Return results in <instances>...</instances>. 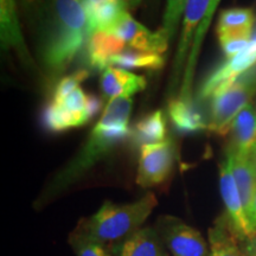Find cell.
Masks as SVG:
<instances>
[{
	"label": "cell",
	"instance_id": "obj_33",
	"mask_svg": "<svg viewBox=\"0 0 256 256\" xmlns=\"http://www.w3.org/2000/svg\"><path fill=\"white\" fill-rule=\"evenodd\" d=\"M250 220H252V224H254V226H255V229H256V192H255L254 200H252V204Z\"/></svg>",
	"mask_w": 256,
	"mask_h": 256
},
{
	"label": "cell",
	"instance_id": "obj_10",
	"mask_svg": "<svg viewBox=\"0 0 256 256\" xmlns=\"http://www.w3.org/2000/svg\"><path fill=\"white\" fill-rule=\"evenodd\" d=\"M209 5L210 0H186L184 8L183 26H182L177 55H176L174 72H172V86L174 87L178 84V82H180L179 80H180V74L183 72L184 63L188 62L196 32L206 16Z\"/></svg>",
	"mask_w": 256,
	"mask_h": 256
},
{
	"label": "cell",
	"instance_id": "obj_26",
	"mask_svg": "<svg viewBox=\"0 0 256 256\" xmlns=\"http://www.w3.org/2000/svg\"><path fill=\"white\" fill-rule=\"evenodd\" d=\"M252 32H224L218 34V40L226 58H232L235 55L247 49L250 42Z\"/></svg>",
	"mask_w": 256,
	"mask_h": 256
},
{
	"label": "cell",
	"instance_id": "obj_14",
	"mask_svg": "<svg viewBox=\"0 0 256 256\" xmlns=\"http://www.w3.org/2000/svg\"><path fill=\"white\" fill-rule=\"evenodd\" d=\"M226 156L230 160L232 172L235 178L236 185L241 194V200L246 212L250 218L252 204L256 192V172L250 159V156L238 154L230 148L226 152Z\"/></svg>",
	"mask_w": 256,
	"mask_h": 256
},
{
	"label": "cell",
	"instance_id": "obj_23",
	"mask_svg": "<svg viewBox=\"0 0 256 256\" xmlns=\"http://www.w3.org/2000/svg\"><path fill=\"white\" fill-rule=\"evenodd\" d=\"M254 14L250 8H232L223 10L217 22L216 32H252Z\"/></svg>",
	"mask_w": 256,
	"mask_h": 256
},
{
	"label": "cell",
	"instance_id": "obj_34",
	"mask_svg": "<svg viewBox=\"0 0 256 256\" xmlns=\"http://www.w3.org/2000/svg\"><path fill=\"white\" fill-rule=\"evenodd\" d=\"M250 159H252V165H254V168H255V172H256V145H255L254 150H252V152L250 154Z\"/></svg>",
	"mask_w": 256,
	"mask_h": 256
},
{
	"label": "cell",
	"instance_id": "obj_17",
	"mask_svg": "<svg viewBox=\"0 0 256 256\" xmlns=\"http://www.w3.org/2000/svg\"><path fill=\"white\" fill-rule=\"evenodd\" d=\"M232 146L242 156H250L256 145V110L250 104L238 114L232 124Z\"/></svg>",
	"mask_w": 256,
	"mask_h": 256
},
{
	"label": "cell",
	"instance_id": "obj_1",
	"mask_svg": "<svg viewBox=\"0 0 256 256\" xmlns=\"http://www.w3.org/2000/svg\"><path fill=\"white\" fill-rule=\"evenodd\" d=\"M56 20L44 46V63L54 74L63 72L88 37V20L81 0H55Z\"/></svg>",
	"mask_w": 256,
	"mask_h": 256
},
{
	"label": "cell",
	"instance_id": "obj_22",
	"mask_svg": "<svg viewBox=\"0 0 256 256\" xmlns=\"http://www.w3.org/2000/svg\"><path fill=\"white\" fill-rule=\"evenodd\" d=\"M110 66H118L122 69H148L160 70L164 68L165 58L162 55L152 52H144L136 49L124 50L119 55L114 56L110 60Z\"/></svg>",
	"mask_w": 256,
	"mask_h": 256
},
{
	"label": "cell",
	"instance_id": "obj_4",
	"mask_svg": "<svg viewBox=\"0 0 256 256\" xmlns=\"http://www.w3.org/2000/svg\"><path fill=\"white\" fill-rule=\"evenodd\" d=\"M256 92V64L238 76L232 87L214 98L209 130L218 136H226L232 124L252 96Z\"/></svg>",
	"mask_w": 256,
	"mask_h": 256
},
{
	"label": "cell",
	"instance_id": "obj_24",
	"mask_svg": "<svg viewBox=\"0 0 256 256\" xmlns=\"http://www.w3.org/2000/svg\"><path fill=\"white\" fill-rule=\"evenodd\" d=\"M235 238L230 235L224 224H216L209 230V256H247L238 247Z\"/></svg>",
	"mask_w": 256,
	"mask_h": 256
},
{
	"label": "cell",
	"instance_id": "obj_7",
	"mask_svg": "<svg viewBox=\"0 0 256 256\" xmlns=\"http://www.w3.org/2000/svg\"><path fill=\"white\" fill-rule=\"evenodd\" d=\"M220 196L226 204V216H228L229 226H232L234 235L243 242L254 238L256 229L243 206L241 194L232 176L228 156L220 165Z\"/></svg>",
	"mask_w": 256,
	"mask_h": 256
},
{
	"label": "cell",
	"instance_id": "obj_13",
	"mask_svg": "<svg viewBox=\"0 0 256 256\" xmlns=\"http://www.w3.org/2000/svg\"><path fill=\"white\" fill-rule=\"evenodd\" d=\"M168 113L172 124L177 132L182 134L197 133L209 128V124H206L203 114L192 98L177 96L170 101Z\"/></svg>",
	"mask_w": 256,
	"mask_h": 256
},
{
	"label": "cell",
	"instance_id": "obj_16",
	"mask_svg": "<svg viewBox=\"0 0 256 256\" xmlns=\"http://www.w3.org/2000/svg\"><path fill=\"white\" fill-rule=\"evenodd\" d=\"M124 40L107 31H96L88 37V62L92 68L106 70L110 60L124 50Z\"/></svg>",
	"mask_w": 256,
	"mask_h": 256
},
{
	"label": "cell",
	"instance_id": "obj_8",
	"mask_svg": "<svg viewBox=\"0 0 256 256\" xmlns=\"http://www.w3.org/2000/svg\"><path fill=\"white\" fill-rule=\"evenodd\" d=\"M124 43H128L132 49L162 55L168 49L170 40L162 28L158 31H151L136 22L130 12L126 11L121 14L119 20L110 30Z\"/></svg>",
	"mask_w": 256,
	"mask_h": 256
},
{
	"label": "cell",
	"instance_id": "obj_12",
	"mask_svg": "<svg viewBox=\"0 0 256 256\" xmlns=\"http://www.w3.org/2000/svg\"><path fill=\"white\" fill-rule=\"evenodd\" d=\"M147 81L142 75L127 72L122 68L108 66L102 72L101 90L106 98H132L136 92L146 88Z\"/></svg>",
	"mask_w": 256,
	"mask_h": 256
},
{
	"label": "cell",
	"instance_id": "obj_28",
	"mask_svg": "<svg viewBox=\"0 0 256 256\" xmlns=\"http://www.w3.org/2000/svg\"><path fill=\"white\" fill-rule=\"evenodd\" d=\"M89 78L88 70H78V72L64 76L60 81L57 83L55 90H54V104H60L64 101L66 96H69L74 90L80 88L78 86L83 81Z\"/></svg>",
	"mask_w": 256,
	"mask_h": 256
},
{
	"label": "cell",
	"instance_id": "obj_2",
	"mask_svg": "<svg viewBox=\"0 0 256 256\" xmlns=\"http://www.w3.org/2000/svg\"><path fill=\"white\" fill-rule=\"evenodd\" d=\"M156 204L153 192L132 203L115 204L106 200L94 215L82 220L80 226L104 243L119 242L142 228Z\"/></svg>",
	"mask_w": 256,
	"mask_h": 256
},
{
	"label": "cell",
	"instance_id": "obj_9",
	"mask_svg": "<svg viewBox=\"0 0 256 256\" xmlns=\"http://www.w3.org/2000/svg\"><path fill=\"white\" fill-rule=\"evenodd\" d=\"M256 64V50L248 46L241 52L220 64L208 76L200 89V98H215L232 87L243 72Z\"/></svg>",
	"mask_w": 256,
	"mask_h": 256
},
{
	"label": "cell",
	"instance_id": "obj_15",
	"mask_svg": "<svg viewBox=\"0 0 256 256\" xmlns=\"http://www.w3.org/2000/svg\"><path fill=\"white\" fill-rule=\"evenodd\" d=\"M0 30L2 46L6 49H14L24 62L30 60L19 25L16 0H0Z\"/></svg>",
	"mask_w": 256,
	"mask_h": 256
},
{
	"label": "cell",
	"instance_id": "obj_19",
	"mask_svg": "<svg viewBox=\"0 0 256 256\" xmlns=\"http://www.w3.org/2000/svg\"><path fill=\"white\" fill-rule=\"evenodd\" d=\"M127 8L128 0H108L86 11L88 20V37L96 31L110 32Z\"/></svg>",
	"mask_w": 256,
	"mask_h": 256
},
{
	"label": "cell",
	"instance_id": "obj_31",
	"mask_svg": "<svg viewBox=\"0 0 256 256\" xmlns=\"http://www.w3.org/2000/svg\"><path fill=\"white\" fill-rule=\"evenodd\" d=\"M242 249L247 256H256V235L250 240H248V241H246Z\"/></svg>",
	"mask_w": 256,
	"mask_h": 256
},
{
	"label": "cell",
	"instance_id": "obj_27",
	"mask_svg": "<svg viewBox=\"0 0 256 256\" xmlns=\"http://www.w3.org/2000/svg\"><path fill=\"white\" fill-rule=\"evenodd\" d=\"M185 4H186V0H168L162 28L164 30L170 42L174 40V34H177Z\"/></svg>",
	"mask_w": 256,
	"mask_h": 256
},
{
	"label": "cell",
	"instance_id": "obj_21",
	"mask_svg": "<svg viewBox=\"0 0 256 256\" xmlns=\"http://www.w3.org/2000/svg\"><path fill=\"white\" fill-rule=\"evenodd\" d=\"M42 122L46 130L51 133H62L74 127L83 126L88 122L84 115L72 114L64 110L60 104L51 102L43 110Z\"/></svg>",
	"mask_w": 256,
	"mask_h": 256
},
{
	"label": "cell",
	"instance_id": "obj_11",
	"mask_svg": "<svg viewBox=\"0 0 256 256\" xmlns=\"http://www.w3.org/2000/svg\"><path fill=\"white\" fill-rule=\"evenodd\" d=\"M113 256H168L154 228L145 226L112 247Z\"/></svg>",
	"mask_w": 256,
	"mask_h": 256
},
{
	"label": "cell",
	"instance_id": "obj_29",
	"mask_svg": "<svg viewBox=\"0 0 256 256\" xmlns=\"http://www.w3.org/2000/svg\"><path fill=\"white\" fill-rule=\"evenodd\" d=\"M87 96L88 95L83 92V89L78 88L76 90H74L69 96H66V98H64V101H62L60 104H60L64 110L70 112V113L84 115V116L87 118V115H86ZM87 120H88V118H87ZM88 122H89V120H88Z\"/></svg>",
	"mask_w": 256,
	"mask_h": 256
},
{
	"label": "cell",
	"instance_id": "obj_32",
	"mask_svg": "<svg viewBox=\"0 0 256 256\" xmlns=\"http://www.w3.org/2000/svg\"><path fill=\"white\" fill-rule=\"evenodd\" d=\"M104 2H108V0H81L83 8H84L86 11H89V10L94 8L95 6L100 5Z\"/></svg>",
	"mask_w": 256,
	"mask_h": 256
},
{
	"label": "cell",
	"instance_id": "obj_6",
	"mask_svg": "<svg viewBox=\"0 0 256 256\" xmlns=\"http://www.w3.org/2000/svg\"><path fill=\"white\" fill-rule=\"evenodd\" d=\"M176 145L172 139L140 147L136 184L152 188L164 183L174 168Z\"/></svg>",
	"mask_w": 256,
	"mask_h": 256
},
{
	"label": "cell",
	"instance_id": "obj_20",
	"mask_svg": "<svg viewBox=\"0 0 256 256\" xmlns=\"http://www.w3.org/2000/svg\"><path fill=\"white\" fill-rule=\"evenodd\" d=\"M130 138L140 147L165 142L166 119L162 110L152 112L138 121L130 130Z\"/></svg>",
	"mask_w": 256,
	"mask_h": 256
},
{
	"label": "cell",
	"instance_id": "obj_30",
	"mask_svg": "<svg viewBox=\"0 0 256 256\" xmlns=\"http://www.w3.org/2000/svg\"><path fill=\"white\" fill-rule=\"evenodd\" d=\"M101 108H102L101 98H98V96L94 94H88L87 106H86V115H87L89 121L100 113Z\"/></svg>",
	"mask_w": 256,
	"mask_h": 256
},
{
	"label": "cell",
	"instance_id": "obj_25",
	"mask_svg": "<svg viewBox=\"0 0 256 256\" xmlns=\"http://www.w3.org/2000/svg\"><path fill=\"white\" fill-rule=\"evenodd\" d=\"M69 242L76 256H113L106 243L92 238L81 226L70 234Z\"/></svg>",
	"mask_w": 256,
	"mask_h": 256
},
{
	"label": "cell",
	"instance_id": "obj_3",
	"mask_svg": "<svg viewBox=\"0 0 256 256\" xmlns=\"http://www.w3.org/2000/svg\"><path fill=\"white\" fill-rule=\"evenodd\" d=\"M130 136V130L128 126H113L98 121L78 154L52 179L40 200H51L66 190Z\"/></svg>",
	"mask_w": 256,
	"mask_h": 256
},
{
	"label": "cell",
	"instance_id": "obj_18",
	"mask_svg": "<svg viewBox=\"0 0 256 256\" xmlns=\"http://www.w3.org/2000/svg\"><path fill=\"white\" fill-rule=\"evenodd\" d=\"M220 0H210L209 10H208L206 16L204 17L203 22L198 28L196 32V36H194V43H192V48L190 51V55H188L186 66H185L184 70V78L182 82L180 92L178 96L182 98H192V82H194V69H196V64L198 56H200V51L202 48V43H203L204 38L206 36V32L209 30L211 20H212L214 14H215L217 6L220 5Z\"/></svg>",
	"mask_w": 256,
	"mask_h": 256
},
{
	"label": "cell",
	"instance_id": "obj_5",
	"mask_svg": "<svg viewBox=\"0 0 256 256\" xmlns=\"http://www.w3.org/2000/svg\"><path fill=\"white\" fill-rule=\"evenodd\" d=\"M156 230L174 256H209L210 247L202 234L177 217L162 216Z\"/></svg>",
	"mask_w": 256,
	"mask_h": 256
}]
</instances>
